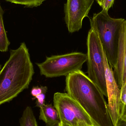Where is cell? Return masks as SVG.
Masks as SVG:
<instances>
[{
	"instance_id": "obj_3",
	"label": "cell",
	"mask_w": 126,
	"mask_h": 126,
	"mask_svg": "<svg viewBox=\"0 0 126 126\" xmlns=\"http://www.w3.org/2000/svg\"><path fill=\"white\" fill-rule=\"evenodd\" d=\"M125 19L111 17L103 9L90 19L91 28L97 32L107 59L114 68L116 64L120 30Z\"/></svg>"
},
{
	"instance_id": "obj_10",
	"label": "cell",
	"mask_w": 126,
	"mask_h": 126,
	"mask_svg": "<svg viewBox=\"0 0 126 126\" xmlns=\"http://www.w3.org/2000/svg\"><path fill=\"white\" fill-rule=\"evenodd\" d=\"M40 109L39 119L46 124L60 122L57 111L52 104H45Z\"/></svg>"
},
{
	"instance_id": "obj_1",
	"label": "cell",
	"mask_w": 126,
	"mask_h": 126,
	"mask_svg": "<svg viewBox=\"0 0 126 126\" xmlns=\"http://www.w3.org/2000/svg\"><path fill=\"white\" fill-rule=\"evenodd\" d=\"M65 91L85 111L93 126H114L108 104L97 85L81 70L66 76Z\"/></svg>"
},
{
	"instance_id": "obj_2",
	"label": "cell",
	"mask_w": 126,
	"mask_h": 126,
	"mask_svg": "<svg viewBox=\"0 0 126 126\" xmlns=\"http://www.w3.org/2000/svg\"><path fill=\"white\" fill-rule=\"evenodd\" d=\"M10 52L9 59L0 70V106L12 101L28 89L34 73L25 43Z\"/></svg>"
},
{
	"instance_id": "obj_17",
	"label": "cell",
	"mask_w": 126,
	"mask_h": 126,
	"mask_svg": "<svg viewBox=\"0 0 126 126\" xmlns=\"http://www.w3.org/2000/svg\"><path fill=\"white\" fill-rule=\"evenodd\" d=\"M114 0H103L101 7L103 9L109 11V9L112 6Z\"/></svg>"
},
{
	"instance_id": "obj_4",
	"label": "cell",
	"mask_w": 126,
	"mask_h": 126,
	"mask_svg": "<svg viewBox=\"0 0 126 126\" xmlns=\"http://www.w3.org/2000/svg\"><path fill=\"white\" fill-rule=\"evenodd\" d=\"M87 46V76L97 85L104 96L107 97L104 51L97 32L92 28L88 32Z\"/></svg>"
},
{
	"instance_id": "obj_6",
	"label": "cell",
	"mask_w": 126,
	"mask_h": 126,
	"mask_svg": "<svg viewBox=\"0 0 126 126\" xmlns=\"http://www.w3.org/2000/svg\"><path fill=\"white\" fill-rule=\"evenodd\" d=\"M53 102L61 123L71 126H93L85 111L67 93H55Z\"/></svg>"
},
{
	"instance_id": "obj_20",
	"label": "cell",
	"mask_w": 126,
	"mask_h": 126,
	"mask_svg": "<svg viewBox=\"0 0 126 126\" xmlns=\"http://www.w3.org/2000/svg\"><path fill=\"white\" fill-rule=\"evenodd\" d=\"M96 1L99 4V5L101 6L103 0H96Z\"/></svg>"
},
{
	"instance_id": "obj_7",
	"label": "cell",
	"mask_w": 126,
	"mask_h": 126,
	"mask_svg": "<svg viewBox=\"0 0 126 126\" xmlns=\"http://www.w3.org/2000/svg\"><path fill=\"white\" fill-rule=\"evenodd\" d=\"M94 0H67L64 4V20L69 32H78L88 14Z\"/></svg>"
},
{
	"instance_id": "obj_15",
	"label": "cell",
	"mask_w": 126,
	"mask_h": 126,
	"mask_svg": "<svg viewBox=\"0 0 126 126\" xmlns=\"http://www.w3.org/2000/svg\"><path fill=\"white\" fill-rule=\"evenodd\" d=\"M37 99L36 101V106L40 108L45 104V99H46V94L42 93L40 94L37 95L35 97L33 98V99Z\"/></svg>"
},
{
	"instance_id": "obj_12",
	"label": "cell",
	"mask_w": 126,
	"mask_h": 126,
	"mask_svg": "<svg viewBox=\"0 0 126 126\" xmlns=\"http://www.w3.org/2000/svg\"><path fill=\"white\" fill-rule=\"evenodd\" d=\"M20 126H38L32 108L27 106L20 118Z\"/></svg>"
},
{
	"instance_id": "obj_16",
	"label": "cell",
	"mask_w": 126,
	"mask_h": 126,
	"mask_svg": "<svg viewBox=\"0 0 126 126\" xmlns=\"http://www.w3.org/2000/svg\"><path fill=\"white\" fill-rule=\"evenodd\" d=\"M120 100L123 105L126 107V82L120 89Z\"/></svg>"
},
{
	"instance_id": "obj_8",
	"label": "cell",
	"mask_w": 126,
	"mask_h": 126,
	"mask_svg": "<svg viewBox=\"0 0 126 126\" xmlns=\"http://www.w3.org/2000/svg\"><path fill=\"white\" fill-rule=\"evenodd\" d=\"M104 58L108 106L114 126H115L123 105L121 101L120 89L115 79L113 68L108 62L104 52Z\"/></svg>"
},
{
	"instance_id": "obj_13",
	"label": "cell",
	"mask_w": 126,
	"mask_h": 126,
	"mask_svg": "<svg viewBox=\"0 0 126 126\" xmlns=\"http://www.w3.org/2000/svg\"><path fill=\"white\" fill-rule=\"evenodd\" d=\"M13 3L24 5L29 7H37L40 6L46 0H5Z\"/></svg>"
},
{
	"instance_id": "obj_14",
	"label": "cell",
	"mask_w": 126,
	"mask_h": 126,
	"mask_svg": "<svg viewBox=\"0 0 126 126\" xmlns=\"http://www.w3.org/2000/svg\"><path fill=\"white\" fill-rule=\"evenodd\" d=\"M48 90V87L47 86L33 87L31 91V94L34 98L37 95L40 94L42 93L46 94Z\"/></svg>"
},
{
	"instance_id": "obj_5",
	"label": "cell",
	"mask_w": 126,
	"mask_h": 126,
	"mask_svg": "<svg viewBox=\"0 0 126 126\" xmlns=\"http://www.w3.org/2000/svg\"><path fill=\"white\" fill-rule=\"evenodd\" d=\"M87 58V54L73 52L47 57L44 62L36 64L41 75L47 78H56L66 76L73 72L81 70Z\"/></svg>"
},
{
	"instance_id": "obj_9",
	"label": "cell",
	"mask_w": 126,
	"mask_h": 126,
	"mask_svg": "<svg viewBox=\"0 0 126 126\" xmlns=\"http://www.w3.org/2000/svg\"><path fill=\"white\" fill-rule=\"evenodd\" d=\"M113 70L115 79L120 89L126 82V20L120 30L117 60Z\"/></svg>"
},
{
	"instance_id": "obj_21",
	"label": "cell",
	"mask_w": 126,
	"mask_h": 126,
	"mask_svg": "<svg viewBox=\"0 0 126 126\" xmlns=\"http://www.w3.org/2000/svg\"><path fill=\"white\" fill-rule=\"evenodd\" d=\"M61 123V122H60ZM60 126H69V125H67V124H64L61 123H60Z\"/></svg>"
},
{
	"instance_id": "obj_11",
	"label": "cell",
	"mask_w": 126,
	"mask_h": 126,
	"mask_svg": "<svg viewBox=\"0 0 126 126\" xmlns=\"http://www.w3.org/2000/svg\"><path fill=\"white\" fill-rule=\"evenodd\" d=\"M4 11L0 3V52H6L8 50L10 42L7 35L3 20Z\"/></svg>"
},
{
	"instance_id": "obj_18",
	"label": "cell",
	"mask_w": 126,
	"mask_h": 126,
	"mask_svg": "<svg viewBox=\"0 0 126 126\" xmlns=\"http://www.w3.org/2000/svg\"><path fill=\"white\" fill-rule=\"evenodd\" d=\"M115 126H126V112L120 116Z\"/></svg>"
},
{
	"instance_id": "obj_22",
	"label": "cell",
	"mask_w": 126,
	"mask_h": 126,
	"mask_svg": "<svg viewBox=\"0 0 126 126\" xmlns=\"http://www.w3.org/2000/svg\"><path fill=\"white\" fill-rule=\"evenodd\" d=\"M1 69V65L0 64V70Z\"/></svg>"
},
{
	"instance_id": "obj_19",
	"label": "cell",
	"mask_w": 126,
	"mask_h": 126,
	"mask_svg": "<svg viewBox=\"0 0 126 126\" xmlns=\"http://www.w3.org/2000/svg\"><path fill=\"white\" fill-rule=\"evenodd\" d=\"M60 122H59L51 124H46V126H60Z\"/></svg>"
}]
</instances>
